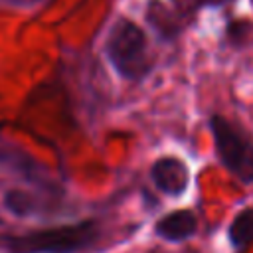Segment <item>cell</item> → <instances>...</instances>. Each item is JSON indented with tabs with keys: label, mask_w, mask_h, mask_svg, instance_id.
Instances as JSON below:
<instances>
[{
	"label": "cell",
	"mask_w": 253,
	"mask_h": 253,
	"mask_svg": "<svg viewBox=\"0 0 253 253\" xmlns=\"http://www.w3.org/2000/svg\"><path fill=\"white\" fill-rule=\"evenodd\" d=\"M227 235L235 249H245L253 243V208H245L233 217Z\"/></svg>",
	"instance_id": "obj_7"
},
{
	"label": "cell",
	"mask_w": 253,
	"mask_h": 253,
	"mask_svg": "<svg viewBox=\"0 0 253 253\" xmlns=\"http://www.w3.org/2000/svg\"><path fill=\"white\" fill-rule=\"evenodd\" d=\"M148 6H150L148 8V22H150V26L162 38H166V40L174 38L180 32V28L184 26L182 22H184L186 16H182L178 10H174V12L166 10L160 2H150Z\"/></svg>",
	"instance_id": "obj_6"
},
{
	"label": "cell",
	"mask_w": 253,
	"mask_h": 253,
	"mask_svg": "<svg viewBox=\"0 0 253 253\" xmlns=\"http://www.w3.org/2000/svg\"><path fill=\"white\" fill-rule=\"evenodd\" d=\"M4 204L6 208L16 213V215H30L34 210H36V200L26 194V192H20V190H12L4 196Z\"/></svg>",
	"instance_id": "obj_8"
},
{
	"label": "cell",
	"mask_w": 253,
	"mask_h": 253,
	"mask_svg": "<svg viewBox=\"0 0 253 253\" xmlns=\"http://www.w3.org/2000/svg\"><path fill=\"white\" fill-rule=\"evenodd\" d=\"M229 2H233V0H174V8L182 16H188V14L196 12L202 6H223V4H229Z\"/></svg>",
	"instance_id": "obj_10"
},
{
	"label": "cell",
	"mask_w": 253,
	"mask_h": 253,
	"mask_svg": "<svg viewBox=\"0 0 253 253\" xmlns=\"http://www.w3.org/2000/svg\"><path fill=\"white\" fill-rule=\"evenodd\" d=\"M251 36H253V26H251L249 22H245V20H241V22H231L229 28H227V40H229V43L235 45V47L245 45V43L251 40Z\"/></svg>",
	"instance_id": "obj_9"
},
{
	"label": "cell",
	"mask_w": 253,
	"mask_h": 253,
	"mask_svg": "<svg viewBox=\"0 0 253 253\" xmlns=\"http://www.w3.org/2000/svg\"><path fill=\"white\" fill-rule=\"evenodd\" d=\"M105 49L115 71L128 81H140L152 69L146 36L130 20H119L111 28Z\"/></svg>",
	"instance_id": "obj_2"
},
{
	"label": "cell",
	"mask_w": 253,
	"mask_h": 253,
	"mask_svg": "<svg viewBox=\"0 0 253 253\" xmlns=\"http://www.w3.org/2000/svg\"><path fill=\"white\" fill-rule=\"evenodd\" d=\"M99 235V223L95 219H85L71 225L12 235L6 237L2 245L8 253H77L95 245Z\"/></svg>",
	"instance_id": "obj_1"
},
{
	"label": "cell",
	"mask_w": 253,
	"mask_h": 253,
	"mask_svg": "<svg viewBox=\"0 0 253 253\" xmlns=\"http://www.w3.org/2000/svg\"><path fill=\"white\" fill-rule=\"evenodd\" d=\"M154 231L166 241H184L198 231V217L190 210H176L160 217Z\"/></svg>",
	"instance_id": "obj_5"
},
{
	"label": "cell",
	"mask_w": 253,
	"mask_h": 253,
	"mask_svg": "<svg viewBox=\"0 0 253 253\" xmlns=\"http://www.w3.org/2000/svg\"><path fill=\"white\" fill-rule=\"evenodd\" d=\"M154 186L166 196H182L190 182L188 166L176 156H162L150 168Z\"/></svg>",
	"instance_id": "obj_4"
},
{
	"label": "cell",
	"mask_w": 253,
	"mask_h": 253,
	"mask_svg": "<svg viewBox=\"0 0 253 253\" xmlns=\"http://www.w3.org/2000/svg\"><path fill=\"white\" fill-rule=\"evenodd\" d=\"M213 146L221 164L241 182H253V136L239 125L229 123L225 117L213 115L210 119Z\"/></svg>",
	"instance_id": "obj_3"
}]
</instances>
